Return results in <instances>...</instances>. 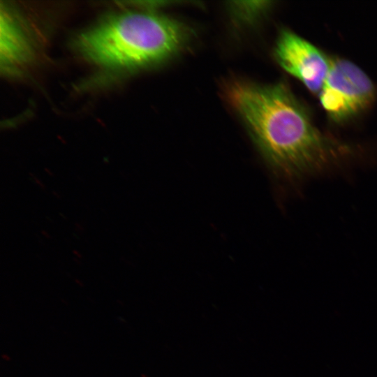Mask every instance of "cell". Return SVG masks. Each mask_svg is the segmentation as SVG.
Returning a JSON list of instances; mask_svg holds the SVG:
<instances>
[{
    "label": "cell",
    "instance_id": "obj_1",
    "mask_svg": "<svg viewBox=\"0 0 377 377\" xmlns=\"http://www.w3.org/2000/svg\"><path fill=\"white\" fill-rule=\"evenodd\" d=\"M225 93L276 175L301 178L323 170L336 158V145L314 126L284 83L262 85L235 80L226 85Z\"/></svg>",
    "mask_w": 377,
    "mask_h": 377
},
{
    "label": "cell",
    "instance_id": "obj_2",
    "mask_svg": "<svg viewBox=\"0 0 377 377\" xmlns=\"http://www.w3.org/2000/svg\"><path fill=\"white\" fill-rule=\"evenodd\" d=\"M191 32L184 23L151 12L109 17L81 34L75 45L88 60L110 68L151 66L177 54Z\"/></svg>",
    "mask_w": 377,
    "mask_h": 377
},
{
    "label": "cell",
    "instance_id": "obj_3",
    "mask_svg": "<svg viewBox=\"0 0 377 377\" xmlns=\"http://www.w3.org/2000/svg\"><path fill=\"white\" fill-rule=\"evenodd\" d=\"M319 95L320 103L330 119L341 123L356 117L371 105L375 88L360 67L348 60L337 59L331 61Z\"/></svg>",
    "mask_w": 377,
    "mask_h": 377
},
{
    "label": "cell",
    "instance_id": "obj_4",
    "mask_svg": "<svg viewBox=\"0 0 377 377\" xmlns=\"http://www.w3.org/2000/svg\"><path fill=\"white\" fill-rule=\"evenodd\" d=\"M274 55L279 65L313 93H320L331 61L316 46L296 34L283 30Z\"/></svg>",
    "mask_w": 377,
    "mask_h": 377
},
{
    "label": "cell",
    "instance_id": "obj_5",
    "mask_svg": "<svg viewBox=\"0 0 377 377\" xmlns=\"http://www.w3.org/2000/svg\"><path fill=\"white\" fill-rule=\"evenodd\" d=\"M29 47L24 35L6 8L1 11V61L6 71L24 62Z\"/></svg>",
    "mask_w": 377,
    "mask_h": 377
}]
</instances>
